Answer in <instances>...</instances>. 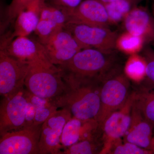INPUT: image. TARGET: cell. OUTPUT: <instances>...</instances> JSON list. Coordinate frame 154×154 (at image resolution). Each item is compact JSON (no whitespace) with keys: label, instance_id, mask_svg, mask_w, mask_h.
<instances>
[{"label":"cell","instance_id":"cell-1","mask_svg":"<svg viewBox=\"0 0 154 154\" xmlns=\"http://www.w3.org/2000/svg\"><path fill=\"white\" fill-rule=\"evenodd\" d=\"M61 70L65 89L60 96L51 102L58 109L68 110L72 117L84 121L98 122L101 108V78Z\"/></svg>","mask_w":154,"mask_h":154},{"label":"cell","instance_id":"cell-2","mask_svg":"<svg viewBox=\"0 0 154 154\" xmlns=\"http://www.w3.org/2000/svg\"><path fill=\"white\" fill-rule=\"evenodd\" d=\"M25 87L30 94L51 101L63 93L66 85L61 69L46 60L29 64Z\"/></svg>","mask_w":154,"mask_h":154},{"label":"cell","instance_id":"cell-3","mask_svg":"<svg viewBox=\"0 0 154 154\" xmlns=\"http://www.w3.org/2000/svg\"><path fill=\"white\" fill-rule=\"evenodd\" d=\"M130 86V79L119 64L102 78L101 108L98 118L101 128L106 118L126 103L131 93Z\"/></svg>","mask_w":154,"mask_h":154},{"label":"cell","instance_id":"cell-4","mask_svg":"<svg viewBox=\"0 0 154 154\" xmlns=\"http://www.w3.org/2000/svg\"><path fill=\"white\" fill-rule=\"evenodd\" d=\"M114 52L107 54L94 48H84L66 63L57 66L75 74L102 78L118 64Z\"/></svg>","mask_w":154,"mask_h":154},{"label":"cell","instance_id":"cell-5","mask_svg":"<svg viewBox=\"0 0 154 154\" xmlns=\"http://www.w3.org/2000/svg\"><path fill=\"white\" fill-rule=\"evenodd\" d=\"M64 28L85 48H94L110 54L115 52L118 33L108 28L68 23Z\"/></svg>","mask_w":154,"mask_h":154},{"label":"cell","instance_id":"cell-6","mask_svg":"<svg viewBox=\"0 0 154 154\" xmlns=\"http://www.w3.org/2000/svg\"><path fill=\"white\" fill-rule=\"evenodd\" d=\"M25 87L3 97L0 106V135L25 128L27 90Z\"/></svg>","mask_w":154,"mask_h":154},{"label":"cell","instance_id":"cell-7","mask_svg":"<svg viewBox=\"0 0 154 154\" xmlns=\"http://www.w3.org/2000/svg\"><path fill=\"white\" fill-rule=\"evenodd\" d=\"M42 124L7 133L1 136L0 154H39Z\"/></svg>","mask_w":154,"mask_h":154},{"label":"cell","instance_id":"cell-8","mask_svg":"<svg viewBox=\"0 0 154 154\" xmlns=\"http://www.w3.org/2000/svg\"><path fill=\"white\" fill-rule=\"evenodd\" d=\"M41 44L47 59L56 66L66 63L80 51L86 48L64 27Z\"/></svg>","mask_w":154,"mask_h":154},{"label":"cell","instance_id":"cell-9","mask_svg":"<svg viewBox=\"0 0 154 154\" xmlns=\"http://www.w3.org/2000/svg\"><path fill=\"white\" fill-rule=\"evenodd\" d=\"M29 64L22 62L0 50V94L13 95L25 87Z\"/></svg>","mask_w":154,"mask_h":154},{"label":"cell","instance_id":"cell-10","mask_svg":"<svg viewBox=\"0 0 154 154\" xmlns=\"http://www.w3.org/2000/svg\"><path fill=\"white\" fill-rule=\"evenodd\" d=\"M72 117L68 110L61 108L43 122L39 139V154H61L64 149L61 144L63 130Z\"/></svg>","mask_w":154,"mask_h":154},{"label":"cell","instance_id":"cell-11","mask_svg":"<svg viewBox=\"0 0 154 154\" xmlns=\"http://www.w3.org/2000/svg\"><path fill=\"white\" fill-rule=\"evenodd\" d=\"M134 99L132 91L126 103L119 110L106 118L102 125L103 147L101 154H105L114 141L123 138L129 129L131 122V110Z\"/></svg>","mask_w":154,"mask_h":154},{"label":"cell","instance_id":"cell-12","mask_svg":"<svg viewBox=\"0 0 154 154\" xmlns=\"http://www.w3.org/2000/svg\"><path fill=\"white\" fill-rule=\"evenodd\" d=\"M68 23L109 28L110 23L104 3L100 0H84L72 8H67Z\"/></svg>","mask_w":154,"mask_h":154},{"label":"cell","instance_id":"cell-13","mask_svg":"<svg viewBox=\"0 0 154 154\" xmlns=\"http://www.w3.org/2000/svg\"><path fill=\"white\" fill-rule=\"evenodd\" d=\"M1 49L17 60L29 64L48 60L42 45L37 39L28 36H18L9 42H1Z\"/></svg>","mask_w":154,"mask_h":154},{"label":"cell","instance_id":"cell-14","mask_svg":"<svg viewBox=\"0 0 154 154\" xmlns=\"http://www.w3.org/2000/svg\"><path fill=\"white\" fill-rule=\"evenodd\" d=\"M122 23L125 31L141 37L146 45L154 43V17L146 7H136Z\"/></svg>","mask_w":154,"mask_h":154},{"label":"cell","instance_id":"cell-15","mask_svg":"<svg viewBox=\"0 0 154 154\" xmlns=\"http://www.w3.org/2000/svg\"><path fill=\"white\" fill-rule=\"evenodd\" d=\"M154 134L153 126L145 118L139 109L133 103L130 125L122 138L123 140L150 150Z\"/></svg>","mask_w":154,"mask_h":154},{"label":"cell","instance_id":"cell-16","mask_svg":"<svg viewBox=\"0 0 154 154\" xmlns=\"http://www.w3.org/2000/svg\"><path fill=\"white\" fill-rule=\"evenodd\" d=\"M45 0H33L21 11L15 19L14 31L8 42L18 36H28L34 32L39 19Z\"/></svg>","mask_w":154,"mask_h":154},{"label":"cell","instance_id":"cell-17","mask_svg":"<svg viewBox=\"0 0 154 154\" xmlns=\"http://www.w3.org/2000/svg\"><path fill=\"white\" fill-rule=\"evenodd\" d=\"M134 92V104L153 126L154 133V83L146 77Z\"/></svg>","mask_w":154,"mask_h":154},{"label":"cell","instance_id":"cell-18","mask_svg":"<svg viewBox=\"0 0 154 154\" xmlns=\"http://www.w3.org/2000/svg\"><path fill=\"white\" fill-rule=\"evenodd\" d=\"M143 0H116L104 3L110 25L122 22L133 9Z\"/></svg>","mask_w":154,"mask_h":154},{"label":"cell","instance_id":"cell-19","mask_svg":"<svg viewBox=\"0 0 154 154\" xmlns=\"http://www.w3.org/2000/svg\"><path fill=\"white\" fill-rule=\"evenodd\" d=\"M146 45L143 38L125 31L118 34L116 42V49L131 55L141 52Z\"/></svg>","mask_w":154,"mask_h":154},{"label":"cell","instance_id":"cell-20","mask_svg":"<svg viewBox=\"0 0 154 154\" xmlns=\"http://www.w3.org/2000/svg\"><path fill=\"white\" fill-rule=\"evenodd\" d=\"M28 97L36 108L34 125L43 124V122L58 109L50 100L35 96L29 92Z\"/></svg>","mask_w":154,"mask_h":154},{"label":"cell","instance_id":"cell-21","mask_svg":"<svg viewBox=\"0 0 154 154\" xmlns=\"http://www.w3.org/2000/svg\"><path fill=\"white\" fill-rule=\"evenodd\" d=\"M103 147L102 138L80 141L64 149L61 154H101Z\"/></svg>","mask_w":154,"mask_h":154},{"label":"cell","instance_id":"cell-22","mask_svg":"<svg viewBox=\"0 0 154 154\" xmlns=\"http://www.w3.org/2000/svg\"><path fill=\"white\" fill-rule=\"evenodd\" d=\"M146 62L142 54L131 55L127 61L124 72L129 79L142 81L146 77Z\"/></svg>","mask_w":154,"mask_h":154},{"label":"cell","instance_id":"cell-23","mask_svg":"<svg viewBox=\"0 0 154 154\" xmlns=\"http://www.w3.org/2000/svg\"><path fill=\"white\" fill-rule=\"evenodd\" d=\"M105 154H152L151 150L143 148L134 144L123 140V139L113 142L106 151Z\"/></svg>","mask_w":154,"mask_h":154},{"label":"cell","instance_id":"cell-24","mask_svg":"<svg viewBox=\"0 0 154 154\" xmlns=\"http://www.w3.org/2000/svg\"><path fill=\"white\" fill-rule=\"evenodd\" d=\"M63 28L52 21L40 19L34 32L38 38L37 40L42 44Z\"/></svg>","mask_w":154,"mask_h":154},{"label":"cell","instance_id":"cell-25","mask_svg":"<svg viewBox=\"0 0 154 154\" xmlns=\"http://www.w3.org/2000/svg\"><path fill=\"white\" fill-rule=\"evenodd\" d=\"M33 0H12L6 12V19L8 24L15 21L21 11L25 8Z\"/></svg>","mask_w":154,"mask_h":154},{"label":"cell","instance_id":"cell-26","mask_svg":"<svg viewBox=\"0 0 154 154\" xmlns=\"http://www.w3.org/2000/svg\"><path fill=\"white\" fill-rule=\"evenodd\" d=\"M141 52L146 62V78L154 83V50L147 45Z\"/></svg>","mask_w":154,"mask_h":154},{"label":"cell","instance_id":"cell-27","mask_svg":"<svg viewBox=\"0 0 154 154\" xmlns=\"http://www.w3.org/2000/svg\"><path fill=\"white\" fill-rule=\"evenodd\" d=\"M35 114L36 108L29 99L28 97V92L27 91V103L25 111V128L34 125Z\"/></svg>","mask_w":154,"mask_h":154},{"label":"cell","instance_id":"cell-28","mask_svg":"<svg viewBox=\"0 0 154 154\" xmlns=\"http://www.w3.org/2000/svg\"><path fill=\"white\" fill-rule=\"evenodd\" d=\"M51 4L64 8H75L83 0H50Z\"/></svg>","mask_w":154,"mask_h":154},{"label":"cell","instance_id":"cell-29","mask_svg":"<svg viewBox=\"0 0 154 154\" xmlns=\"http://www.w3.org/2000/svg\"><path fill=\"white\" fill-rule=\"evenodd\" d=\"M150 149L151 150L154 154V135L152 138V140L151 146Z\"/></svg>","mask_w":154,"mask_h":154},{"label":"cell","instance_id":"cell-30","mask_svg":"<svg viewBox=\"0 0 154 154\" xmlns=\"http://www.w3.org/2000/svg\"><path fill=\"white\" fill-rule=\"evenodd\" d=\"M101 2H102L103 3H107L111 2H113V1H116V0H100Z\"/></svg>","mask_w":154,"mask_h":154},{"label":"cell","instance_id":"cell-31","mask_svg":"<svg viewBox=\"0 0 154 154\" xmlns=\"http://www.w3.org/2000/svg\"><path fill=\"white\" fill-rule=\"evenodd\" d=\"M152 11L153 14V16L154 17V0H153V2L152 4Z\"/></svg>","mask_w":154,"mask_h":154}]
</instances>
